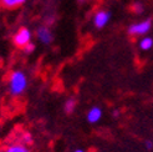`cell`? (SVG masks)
<instances>
[{
  "instance_id": "cell-1",
  "label": "cell",
  "mask_w": 153,
  "mask_h": 152,
  "mask_svg": "<svg viewBox=\"0 0 153 152\" xmlns=\"http://www.w3.org/2000/svg\"><path fill=\"white\" fill-rule=\"evenodd\" d=\"M27 87V76L21 70H14L7 79V89L11 96H20Z\"/></svg>"
},
{
  "instance_id": "cell-2",
  "label": "cell",
  "mask_w": 153,
  "mask_h": 152,
  "mask_svg": "<svg viewBox=\"0 0 153 152\" xmlns=\"http://www.w3.org/2000/svg\"><path fill=\"white\" fill-rule=\"evenodd\" d=\"M152 28L151 19L143 20L140 22H134V24L128 26V34L131 35H146Z\"/></svg>"
},
{
  "instance_id": "cell-3",
  "label": "cell",
  "mask_w": 153,
  "mask_h": 152,
  "mask_svg": "<svg viewBox=\"0 0 153 152\" xmlns=\"http://www.w3.org/2000/svg\"><path fill=\"white\" fill-rule=\"evenodd\" d=\"M13 40L18 48H24L29 42H31V31L26 28H20L14 35Z\"/></svg>"
},
{
  "instance_id": "cell-4",
  "label": "cell",
  "mask_w": 153,
  "mask_h": 152,
  "mask_svg": "<svg viewBox=\"0 0 153 152\" xmlns=\"http://www.w3.org/2000/svg\"><path fill=\"white\" fill-rule=\"evenodd\" d=\"M111 19V13L107 10H98L94 15V25L97 29H102L105 28Z\"/></svg>"
},
{
  "instance_id": "cell-5",
  "label": "cell",
  "mask_w": 153,
  "mask_h": 152,
  "mask_svg": "<svg viewBox=\"0 0 153 152\" xmlns=\"http://www.w3.org/2000/svg\"><path fill=\"white\" fill-rule=\"evenodd\" d=\"M36 37H37V40L41 41L44 45H49V44H51V41L53 39V35L48 26H40L36 30Z\"/></svg>"
},
{
  "instance_id": "cell-6",
  "label": "cell",
  "mask_w": 153,
  "mask_h": 152,
  "mask_svg": "<svg viewBox=\"0 0 153 152\" xmlns=\"http://www.w3.org/2000/svg\"><path fill=\"white\" fill-rule=\"evenodd\" d=\"M86 117L90 124H97L102 117V110L98 106H94V107H91L88 110Z\"/></svg>"
},
{
  "instance_id": "cell-7",
  "label": "cell",
  "mask_w": 153,
  "mask_h": 152,
  "mask_svg": "<svg viewBox=\"0 0 153 152\" xmlns=\"http://www.w3.org/2000/svg\"><path fill=\"white\" fill-rule=\"evenodd\" d=\"M25 1L26 0H0L1 5L7 7V9H15V7L25 4Z\"/></svg>"
},
{
  "instance_id": "cell-8",
  "label": "cell",
  "mask_w": 153,
  "mask_h": 152,
  "mask_svg": "<svg viewBox=\"0 0 153 152\" xmlns=\"http://www.w3.org/2000/svg\"><path fill=\"white\" fill-rule=\"evenodd\" d=\"M4 152H30V151L24 143H15V145H10L9 147H6Z\"/></svg>"
},
{
  "instance_id": "cell-9",
  "label": "cell",
  "mask_w": 153,
  "mask_h": 152,
  "mask_svg": "<svg viewBox=\"0 0 153 152\" xmlns=\"http://www.w3.org/2000/svg\"><path fill=\"white\" fill-rule=\"evenodd\" d=\"M152 46H153V39L149 36H144L143 39L140 41V48L143 51H148L149 49H152Z\"/></svg>"
},
{
  "instance_id": "cell-10",
  "label": "cell",
  "mask_w": 153,
  "mask_h": 152,
  "mask_svg": "<svg viewBox=\"0 0 153 152\" xmlns=\"http://www.w3.org/2000/svg\"><path fill=\"white\" fill-rule=\"evenodd\" d=\"M75 107H76V100H75V98H68V100H66V102L64 105V109H65L66 113L74 112Z\"/></svg>"
},
{
  "instance_id": "cell-11",
  "label": "cell",
  "mask_w": 153,
  "mask_h": 152,
  "mask_svg": "<svg viewBox=\"0 0 153 152\" xmlns=\"http://www.w3.org/2000/svg\"><path fill=\"white\" fill-rule=\"evenodd\" d=\"M133 10H134V13H137V14H141V13H143V10H144V6L141 4V3H134L133 4Z\"/></svg>"
},
{
  "instance_id": "cell-12",
  "label": "cell",
  "mask_w": 153,
  "mask_h": 152,
  "mask_svg": "<svg viewBox=\"0 0 153 152\" xmlns=\"http://www.w3.org/2000/svg\"><path fill=\"white\" fill-rule=\"evenodd\" d=\"M22 49H24V51L26 52V54H31V52H34V50H35V44L34 42H29L26 46H24Z\"/></svg>"
},
{
  "instance_id": "cell-13",
  "label": "cell",
  "mask_w": 153,
  "mask_h": 152,
  "mask_svg": "<svg viewBox=\"0 0 153 152\" xmlns=\"http://www.w3.org/2000/svg\"><path fill=\"white\" fill-rule=\"evenodd\" d=\"M31 135H30V133H25L24 136H22V140L21 141H24L25 143H30V142H31Z\"/></svg>"
},
{
  "instance_id": "cell-14",
  "label": "cell",
  "mask_w": 153,
  "mask_h": 152,
  "mask_svg": "<svg viewBox=\"0 0 153 152\" xmlns=\"http://www.w3.org/2000/svg\"><path fill=\"white\" fill-rule=\"evenodd\" d=\"M146 147L148 150H152L153 148V142L152 141H146Z\"/></svg>"
},
{
  "instance_id": "cell-15",
  "label": "cell",
  "mask_w": 153,
  "mask_h": 152,
  "mask_svg": "<svg viewBox=\"0 0 153 152\" xmlns=\"http://www.w3.org/2000/svg\"><path fill=\"white\" fill-rule=\"evenodd\" d=\"M118 115H120L118 111H117V110H114V112H113V116H114V117H118Z\"/></svg>"
},
{
  "instance_id": "cell-16",
  "label": "cell",
  "mask_w": 153,
  "mask_h": 152,
  "mask_svg": "<svg viewBox=\"0 0 153 152\" xmlns=\"http://www.w3.org/2000/svg\"><path fill=\"white\" fill-rule=\"evenodd\" d=\"M74 152H85V150H82V148H77V150H75Z\"/></svg>"
},
{
  "instance_id": "cell-17",
  "label": "cell",
  "mask_w": 153,
  "mask_h": 152,
  "mask_svg": "<svg viewBox=\"0 0 153 152\" xmlns=\"http://www.w3.org/2000/svg\"><path fill=\"white\" fill-rule=\"evenodd\" d=\"M79 1H81V3H83V1H85V0H79Z\"/></svg>"
}]
</instances>
